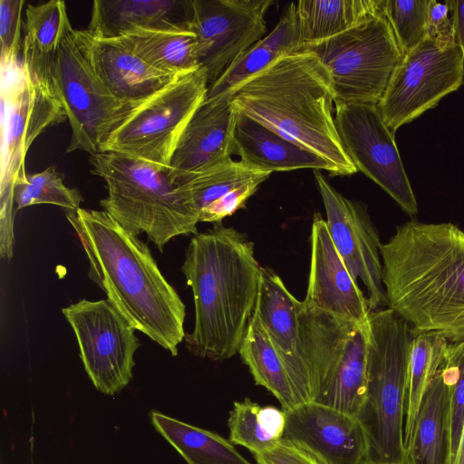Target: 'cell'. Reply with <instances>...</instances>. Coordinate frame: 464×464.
Here are the masks:
<instances>
[{"label":"cell","instance_id":"obj_1","mask_svg":"<svg viewBox=\"0 0 464 464\" xmlns=\"http://www.w3.org/2000/svg\"><path fill=\"white\" fill-rule=\"evenodd\" d=\"M380 250L387 307L413 335L464 342V232L451 223L411 220Z\"/></svg>","mask_w":464,"mask_h":464},{"label":"cell","instance_id":"obj_2","mask_svg":"<svg viewBox=\"0 0 464 464\" xmlns=\"http://www.w3.org/2000/svg\"><path fill=\"white\" fill-rule=\"evenodd\" d=\"M89 262V277L135 329L178 354L185 304L161 274L147 244L104 210L67 211Z\"/></svg>","mask_w":464,"mask_h":464},{"label":"cell","instance_id":"obj_3","mask_svg":"<svg viewBox=\"0 0 464 464\" xmlns=\"http://www.w3.org/2000/svg\"><path fill=\"white\" fill-rule=\"evenodd\" d=\"M254 244L221 223L191 238L181 270L191 287L195 325L185 335L197 356L223 361L238 353L258 291Z\"/></svg>","mask_w":464,"mask_h":464},{"label":"cell","instance_id":"obj_4","mask_svg":"<svg viewBox=\"0 0 464 464\" xmlns=\"http://www.w3.org/2000/svg\"><path fill=\"white\" fill-rule=\"evenodd\" d=\"M230 98L237 112L326 160L334 176L358 171L333 116L331 76L312 52L300 49L276 60Z\"/></svg>","mask_w":464,"mask_h":464},{"label":"cell","instance_id":"obj_5","mask_svg":"<svg viewBox=\"0 0 464 464\" xmlns=\"http://www.w3.org/2000/svg\"><path fill=\"white\" fill-rule=\"evenodd\" d=\"M295 389L315 401L357 417L367 392L369 322L364 324L309 309L299 310Z\"/></svg>","mask_w":464,"mask_h":464},{"label":"cell","instance_id":"obj_6","mask_svg":"<svg viewBox=\"0 0 464 464\" xmlns=\"http://www.w3.org/2000/svg\"><path fill=\"white\" fill-rule=\"evenodd\" d=\"M91 172L105 183L103 210L138 237L146 233L160 251L173 237L197 234L199 213L188 188L168 171L139 158L111 151L91 155Z\"/></svg>","mask_w":464,"mask_h":464},{"label":"cell","instance_id":"obj_7","mask_svg":"<svg viewBox=\"0 0 464 464\" xmlns=\"http://www.w3.org/2000/svg\"><path fill=\"white\" fill-rule=\"evenodd\" d=\"M409 324L390 308L370 313L367 392L357 418L367 464H406L405 403L411 344Z\"/></svg>","mask_w":464,"mask_h":464},{"label":"cell","instance_id":"obj_8","mask_svg":"<svg viewBox=\"0 0 464 464\" xmlns=\"http://www.w3.org/2000/svg\"><path fill=\"white\" fill-rule=\"evenodd\" d=\"M1 90V257L10 260L14 246V185L25 176L24 160L34 140L48 127L67 120L64 107L50 88L35 82L23 64L2 70Z\"/></svg>","mask_w":464,"mask_h":464},{"label":"cell","instance_id":"obj_9","mask_svg":"<svg viewBox=\"0 0 464 464\" xmlns=\"http://www.w3.org/2000/svg\"><path fill=\"white\" fill-rule=\"evenodd\" d=\"M301 49L314 53L327 69L335 106L378 105L404 56L384 9L338 35Z\"/></svg>","mask_w":464,"mask_h":464},{"label":"cell","instance_id":"obj_10","mask_svg":"<svg viewBox=\"0 0 464 464\" xmlns=\"http://www.w3.org/2000/svg\"><path fill=\"white\" fill-rule=\"evenodd\" d=\"M208 88L202 67L177 76L134 106L109 134L100 152L139 158L168 171L179 139Z\"/></svg>","mask_w":464,"mask_h":464},{"label":"cell","instance_id":"obj_11","mask_svg":"<svg viewBox=\"0 0 464 464\" xmlns=\"http://www.w3.org/2000/svg\"><path fill=\"white\" fill-rule=\"evenodd\" d=\"M53 84L72 131L66 152L99 153L111 130L136 106L115 98L98 80L72 24L58 48Z\"/></svg>","mask_w":464,"mask_h":464},{"label":"cell","instance_id":"obj_12","mask_svg":"<svg viewBox=\"0 0 464 464\" xmlns=\"http://www.w3.org/2000/svg\"><path fill=\"white\" fill-rule=\"evenodd\" d=\"M464 82V56L458 43L442 45L426 37L404 56L378 103L395 131L436 106Z\"/></svg>","mask_w":464,"mask_h":464},{"label":"cell","instance_id":"obj_13","mask_svg":"<svg viewBox=\"0 0 464 464\" xmlns=\"http://www.w3.org/2000/svg\"><path fill=\"white\" fill-rule=\"evenodd\" d=\"M72 328L84 369L101 392L112 395L132 378L140 347L135 329L108 300H80L63 308Z\"/></svg>","mask_w":464,"mask_h":464},{"label":"cell","instance_id":"obj_14","mask_svg":"<svg viewBox=\"0 0 464 464\" xmlns=\"http://www.w3.org/2000/svg\"><path fill=\"white\" fill-rule=\"evenodd\" d=\"M335 124L343 146L355 165L386 191L410 216L418 204L392 132L376 104L335 106Z\"/></svg>","mask_w":464,"mask_h":464},{"label":"cell","instance_id":"obj_15","mask_svg":"<svg viewBox=\"0 0 464 464\" xmlns=\"http://www.w3.org/2000/svg\"><path fill=\"white\" fill-rule=\"evenodd\" d=\"M271 0H193L191 31L208 86L243 53L261 40Z\"/></svg>","mask_w":464,"mask_h":464},{"label":"cell","instance_id":"obj_16","mask_svg":"<svg viewBox=\"0 0 464 464\" xmlns=\"http://www.w3.org/2000/svg\"><path fill=\"white\" fill-rule=\"evenodd\" d=\"M314 178L336 250L353 278L359 277L365 285L370 311L382 309L387 306V299L382 281V243L365 207L343 197L320 170H314Z\"/></svg>","mask_w":464,"mask_h":464},{"label":"cell","instance_id":"obj_17","mask_svg":"<svg viewBox=\"0 0 464 464\" xmlns=\"http://www.w3.org/2000/svg\"><path fill=\"white\" fill-rule=\"evenodd\" d=\"M285 412L282 440L302 445L326 464H367V439L357 417L315 401Z\"/></svg>","mask_w":464,"mask_h":464},{"label":"cell","instance_id":"obj_18","mask_svg":"<svg viewBox=\"0 0 464 464\" xmlns=\"http://www.w3.org/2000/svg\"><path fill=\"white\" fill-rule=\"evenodd\" d=\"M310 241V274L303 305L367 324L371 313L367 297L347 270L319 213L314 215Z\"/></svg>","mask_w":464,"mask_h":464},{"label":"cell","instance_id":"obj_19","mask_svg":"<svg viewBox=\"0 0 464 464\" xmlns=\"http://www.w3.org/2000/svg\"><path fill=\"white\" fill-rule=\"evenodd\" d=\"M237 116L230 97L203 101L172 156L168 175L174 184L181 185L192 176L232 159Z\"/></svg>","mask_w":464,"mask_h":464},{"label":"cell","instance_id":"obj_20","mask_svg":"<svg viewBox=\"0 0 464 464\" xmlns=\"http://www.w3.org/2000/svg\"><path fill=\"white\" fill-rule=\"evenodd\" d=\"M76 31L94 74L123 102L137 105L179 76L153 68L119 39L96 38L85 30Z\"/></svg>","mask_w":464,"mask_h":464},{"label":"cell","instance_id":"obj_21","mask_svg":"<svg viewBox=\"0 0 464 464\" xmlns=\"http://www.w3.org/2000/svg\"><path fill=\"white\" fill-rule=\"evenodd\" d=\"M193 0H94L85 31L116 39L136 30L191 31Z\"/></svg>","mask_w":464,"mask_h":464},{"label":"cell","instance_id":"obj_22","mask_svg":"<svg viewBox=\"0 0 464 464\" xmlns=\"http://www.w3.org/2000/svg\"><path fill=\"white\" fill-rule=\"evenodd\" d=\"M233 143L234 154L257 170L272 173L314 169L334 175V169L326 160L240 112L237 116Z\"/></svg>","mask_w":464,"mask_h":464},{"label":"cell","instance_id":"obj_23","mask_svg":"<svg viewBox=\"0 0 464 464\" xmlns=\"http://www.w3.org/2000/svg\"><path fill=\"white\" fill-rule=\"evenodd\" d=\"M70 25L64 1L28 4L25 8L23 25L24 70L32 81L50 88L54 92L55 59L61 41Z\"/></svg>","mask_w":464,"mask_h":464},{"label":"cell","instance_id":"obj_24","mask_svg":"<svg viewBox=\"0 0 464 464\" xmlns=\"http://www.w3.org/2000/svg\"><path fill=\"white\" fill-rule=\"evenodd\" d=\"M295 3L288 4L277 24L238 56L208 88L204 101L231 97L245 82L256 75L276 60L300 50L301 41Z\"/></svg>","mask_w":464,"mask_h":464},{"label":"cell","instance_id":"obj_25","mask_svg":"<svg viewBox=\"0 0 464 464\" xmlns=\"http://www.w3.org/2000/svg\"><path fill=\"white\" fill-rule=\"evenodd\" d=\"M447 357L422 397L410 441L406 464L449 462V374Z\"/></svg>","mask_w":464,"mask_h":464},{"label":"cell","instance_id":"obj_26","mask_svg":"<svg viewBox=\"0 0 464 464\" xmlns=\"http://www.w3.org/2000/svg\"><path fill=\"white\" fill-rule=\"evenodd\" d=\"M300 308L301 302L288 291L281 277L273 270L261 267L254 311L283 351L293 386L296 374Z\"/></svg>","mask_w":464,"mask_h":464},{"label":"cell","instance_id":"obj_27","mask_svg":"<svg viewBox=\"0 0 464 464\" xmlns=\"http://www.w3.org/2000/svg\"><path fill=\"white\" fill-rule=\"evenodd\" d=\"M238 353L256 385L265 387L286 411L299 405L285 361L284 353L254 311Z\"/></svg>","mask_w":464,"mask_h":464},{"label":"cell","instance_id":"obj_28","mask_svg":"<svg viewBox=\"0 0 464 464\" xmlns=\"http://www.w3.org/2000/svg\"><path fill=\"white\" fill-rule=\"evenodd\" d=\"M384 2L385 0H301L295 3L301 48L353 28L382 12Z\"/></svg>","mask_w":464,"mask_h":464},{"label":"cell","instance_id":"obj_29","mask_svg":"<svg viewBox=\"0 0 464 464\" xmlns=\"http://www.w3.org/2000/svg\"><path fill=\"white\" fill-rule=\"evenodd\" d=\"M116 39L164 73L180 75L200 68L192 31L136 30Z\"/></svg>","mask_w":464,"mask_h":464},{"label":"cell","instance_id":"obj_30","mask_svg":"<svg viewBox=\"0 0 464 464\" xmlns=\"http://www.w3.org/2000/svg\"><path fill=\"white\" fill-rule=\"evenodd\" d=\"M155 429L188 464H252L220 435L151 411Z\"/></svg>","mask_w":464,"mask_h":464},{"label":"cell","instance_id":"obj_31","mask_svg":"<svg viewBox=\"0 0 464 464\" xmlns=\"http://www.w3.org/2000/svg\"><path fill=\"white\" fill-rule=\"evenodd\" d=\"M450 343L444 336L437 333L429 332L414 335L411 350L405 403V447L411 437L422 397L430 382L443 365Z\"/></svg>","mask_w":464,"mask_h":464},{"label":"cell","instance_id":"obj_32","mask_svg":"<svg viewBox=\"0 0 464 464\" xmlns=\"http://www.w3.org/2000/svg\"><path fill=\"white\" fill-rule=\"evenodd\" d=\"M272 173L255 169L232 159L198 173L183 184L188 188L198 213L240 186Z\"/></svg>","mask_w":464,"mask_h":464},{"label":"cell","instance_id":"obj_33","mask_svg":"<svg viewBox=\"0 0 464 464\" xmlns=\"http://www.w3.org/2000/svg\"><path fill=\"white\" fill-rule=\"evenodd\" d=\"M16 209L38 204H51L75 211L80 208L82 197L78 189L70 188L63 183V176L54 166L41 172L28 174L14 185Z\"/></svg>","mask_w":464,"mask_h":464},{"label":"cell","instance_id":"obj_34","mask_svg":"<svg viewBox=\"0 0 464 464\" xmlns=\"http://www.w3.org/2000/svg\"><path fill=\"white\" fill-rule=\"evenodd\" d=\"M261 408L248 398L234 401L227 420L229 441L245 447L253 455L269 450L280 442L266 430Z\"/></svg>","mask_w":464,"mask_h":464},{"label":"cell","instance_id":"obj_35","mask_svg":"<svg viewBox=\"0 0 464 464\" xmlns=\"http://www.w3.org/2000/svg\"><path fill=\"white\" fill-rule=\"evenodd\" d=\"M430 0H385L384 14L403 53L427 37Z\"/></svg>","mask_w":464,"mask_h":464},{"label":"cell","instance_id":"obj_36","mask_svg":"<svg viewBox=\"0 0 464 464\" xmlns=\"http://www.w3.org/2000/svg\"><path fill=\"white\" fill-rule=\"evenodd\" d=\"M449 374V462L454 464L464 427V342L450 343Z\"/></svg>","mask_w":464,"mask_h":464},{"label":"cell","instance_id":"obj_37","mask_svg":"<svg viewBox=\"0 0 464 464\" xmlns=\"http://www.w3.org/2000/svg\"><path fill=\"white\" fill-rule=\"evenodd\" d=\"M24 0H0V42L2 70L19 66L17 56L21 49V32L24 25Z\"/></svg>","mask_w":464,"mask_h":464},{"label":"cell","instance_id":"obj_38","mask_svg":"<svg viewBox=\"0 0 464 464\" xmlns=\"http://www.w3.org/2000/svg\"><path fill=\"white\" fill-rule=\"evenodd\" d=\"M268 178L269 176H263L255 179L208 205L199 212V222L221 223L226 217H229L239 208H244L246 200L255 194L259 185Z\"/></svg>","mask_w":464,"mask_h":464},{"label":"cell","instance_id":"obj_39","mask_svg":"<svg viewBox=\"0 0 464 464\" xmlns=\"http://www.w3.org/2000/svg\"><path fill=\"white\" fill-rule=\"evenodd\" d=\"M427 37L440 44L457 43L455 1L430 0L427 13Z\"/></svg>","mask_w":464,"mask_h":464},{"label":"cell","instance_id":"obj_40","mask_svg":"<svg viewBox=\"0 0 464 464\" xmlns=\"http://www.w3.org/2000/svg\"><path fill=\"white\" fill-rule=\"evenodd\" d=\"M253 456L256 464H326L308 449L285 440H281L273 449Z\"/></svg>","mask_w":464,"mask_h":464},{"label":"cell","instance_id":"obj_41","mask_svg":"<svg viewBox=\"0 0 464 464\" xmlns=\"http://www.w3.org/2000/svg\"><path fill=\"white\" fill-rule=\"evenodd\" d=\"M455 1L456 39L462 49L464 56V0Z\"/></svg>","mask_w":464,"mask_h":464},{"label":"cell","instance_id":"obj_42","mask_svg":"<svg viewBox=\"0 0 464 464\" xmlns=\"http://www.w3.org/2000/svg\"><path fill=\"white\" fill-rule=\"evenodd\" d=\"M454 464H464V427Z\"/></svg>","mask_w":464,"mask_h":464}]
</instances>
